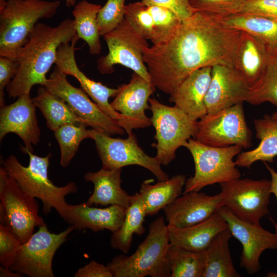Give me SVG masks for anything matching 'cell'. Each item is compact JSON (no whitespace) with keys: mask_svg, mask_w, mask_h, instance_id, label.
<instances>
[{"mask_svg":"<svg viewBox=\"0 0 277 277\" xmlns=\"http://www.w3.org/2000/svg\"><path fill=\"white\" fill-rule=\"evenodd\" d=\"M250 90L245 80L233 68L223 65L212 66L205 98L207 113L246 102Z\"/></svg>","mask_w":277,"mask_h":277,"instance_id":"19","label":"cell"},{"mask_svg":"<svg viewBox=\"0 0 277 277\" xmlns=\"http://www.w3.org/2000/svg\"><path fill=\"white\" fill-rule=\"evenodd\" d=\"M221 19L230 27L255 36L264 45L270 56H277V18L236 14Z\"/></svg>","mask_w":277,"mask_h":277,"instance_id":"28","label":"cell"},{"mask_svg":"<svg viewBox=\"0 0 277 277\" xmlns=\"http://www.w3.org/2000/svg\"><path fill=\"white\" fill-rule=\"evenodd\" d=\"M32 100L45 118L47 127L52 131L65 124H84L62 98L44 86L38 88L36 96Z\"/></svg>","mask_w":277,"mask_h":277,"instance_id":"30","label":"cell"},{"mask_svg":"<svg viewBox=\"0 0 277 277\" xmlns=\"http://www.w3.org/2000/svg\"><path fill=\"white\" fill-rule=\"evenodd\" d=\"M125 18L131 26L147 40H151L153 19L148 6L142 1L125 5Z\"/></svg>","mask_w":277,"mask_h":277,"instance_id":"37","label":"cell"},{"mask_svg":"<svg viewBox=\"0 0 277 277\" xmlns=\"http://www.w3.org/2000/svg\"><path fill=\"white\" fill-rule=\"evenodd\" d=\"M118 87L120 91L110 103L112 107L122 115L118 124L128 135L133 129L151 126V119L145 114V110L150 109L148 103L156 88L152 82L133 72L129 83Z\"/></svg>","mask_w":277,"mask_h":277,"instance_id":"15","label":"cell"},{"mask_svg":"<svg viewBox=\"0 0 277 277\" xmlns=\"http://www.w3.org/2000/svg\"><path fill=\"white\" fill-rule=\"evenodd\" d=\"M75 230L70 226L56 234L49 231L46 224L21 245L8 268L30 277H53L52 260L57 249Z\"/></svg>","mask_w":277,"mask_h":277,"instance_id":"11","label":"cell"},{"mask_svg":"<svg viewBox=\"0 0 277 277\" xmlns=\"http://www.w3.org/2000/svg\"><path fill=\"white\" fill-rule=\"evenodd\" d=\"M0 221L21 244L33 234L34 228L46 224L38 214L35 198L25 191L16 181L0 168Z\"/></svg>","mask_w":277,"mask_h":277,"instance_id":"8","label":"cell"},{"mask_svg":"<svg viewBox=\"0 0 277 277\" xmlns=\"http://www.w3.org/2000/svg\"><path fill=\"white\" fill-rule=\"evenodd\" d=\"M92 130L91 139L95 142L103 168L113 170L128 165H138L152 172L158 181L169 179L156 157L147 155L138 145L133 132L128 134L127 138L123 139Z\"/></svg>","mask_w":277,"mask_h":277,"instance_id":"14","label":"cell"},{"mask_svg":"<svg viewBox=\"0 0 277 277\" xmlns=\"http://www.w3.org/2000/svg\"><path fill=\"white\" fill-rule=\"evenodd\" d=\"M80 39L77 34L71 43L62 44L58 49L56 66L63 73L71 75L80 83L82 89L90 96L98 106L110 117L118 123L122 115L115 111L109 102L110 97H115L120 91V88H111L100 82H96L86 76L77 66L75 58V45Z\"/></svg>","mask_w":277,"mask_h":277,"instance_id":"18","label":"cell"},{"mask_svg":"<svg viewBox=\"0 0 277 277\" xmlns=\"http://www.w3.org/2000/svg\"><path fill=\"white\" fill-rule=\"evenodd\" d=\"M241 32L220 17L196 11L182 21L168 41L144 49L143 60L152 83L170 96L199 69L215 65L233 68Z\"/></svg>","mask_w":277,"mask_h":277,"instance_id":"1","label":"cell"},{"mask_svg":"<svg viewBox=\"0 0 277 277\" xmlns=\"http://www.w3.org/2000/svg\"><path fill=\"white\" fill-rule=\"evenodd\" d=\"M219 184L223 206L238 218L258 225L269 214L270 180L239 178Z\"/></svg>","mask_w":277,"mask_h":277,"instance_id":"12","label":"cell"},{"mask_svg":"<svg viewBox=\"0 0 277 277\" xmlns=\"http://www.w3.org/2000/svg\"><path fill=\"white\" fill-rule=\"evenodd\" d=\"M84 124H65L54 132L61 151L60 165L67 167L77 152L81 142L92 138V129H87Z\"/></svg>","mask_w":277,"mask_h":277,"instance_id":"34","label":"cell"},{"mask_svg":"<svg viewBox=\"0 0 277 277\" xmlns=\"http://www.w3.org/2000/svg\"><path fill=\"white\" fill-rule=\"evenodd\" d=\"M18 68L17 60L0 56V106L5 104L4 89L15 76Z\"/></svg>","mask_w":277,"mask_h":277,"instance_id":"43","label":"cell"},{"mask_svg":"<svg viewBox=\"0 0 277 277\" xmlns=\"http://www.w3.org/2000/svg\"><path fill=\"white\" fill-rule=\"evenodd\" d=\"M146 215L140 194L138 192L132 195L130 206L125 210L121 227L112 232L110 246L127 254L131 248L133 235H141L144 233L145 228L143 223Z\"/></svg>","mask_w":277,"mask_h":277,"instance_id":"31","label":"cell"},{"mask_svg":"<svg viewBox=\"0 0 277 277\" xmlns=\"http://www.w3.org/2000/svg\"><path fill=\"white\" fill-rule=\"evenodd\" d=\"M101 7L100 5L82 0L75 4L72 12L76 33L87 43L92 55L99 54L102 50L97 20Z\"/></svg>","mask_w":277,"mask_h":277,"instance_id":"32","label":"cell"},{"mask_svg":"<svg viewBox=\"0 0 277 277\" xmlns=\"http://www.w3.org/2000/svg\"><path fill=\"white\" fill-rule=\"evenodd\" d=\"M36 108L30 93L19 96L11 104L1 106L0 140L9 133H14L22 139L25 147L33 152L32 145L39 143L41 136Z\"/></svg>","mask_w":277,"mask_h":277,"instance_id":"17","label":"cell"},{"mask_svg":"<svg viewBox=\"0 0 277 277\" xmlns=\"http://www.w3.org/2000/svg\"><path fill=\"white\" fill-rule=\"evenodd\" d=\"M184 147L191 154L195 172L186 180L183 194L200 191L208 185L240 178L241 175L233 157L241 152V146L212 147L191 138Z\"/></svg>","mask_w":277,"mask_h":277,"instance_id":"6","label":"cell"},{"mask_svg":"<svg viewBox=\"0 0 277 277\" xmlns=\"http://www.w3.org/2000/svg\"><path fill=\"white\" fill-rule=\"evenodd\" d=\"M272 116L275 118V119H277V112H274L272 114Z\"/></svg>","mask_w":277,"mask_h":277,"instance_id":"48","label":"cell"},{"mask_svg":"<svg viewBox=\"0 0 277 277\" xmlns=\"http://www.w3.org/2000/svg\"><path fill=\"white\" fill-rule=\"evenodd\" d=\"M61 2L0 0V56L17 60L40 19L54 16Z\"/></svg>","mask_w":277,"mask_h":277,"instance_id":"4","label":"cell"},{"mask_svg":"<svg viewBox=\"0 0 277 277\" xmlns=\"http://www.w3.org/2000/svg\"><path fill=\"white\" fill-rule=\"evenodd\" d=\"M190 0H142L148 6L166 7L174 12L183 21L190 17L196 11L190 5Z\"/></svg>","mask_w":277,"mask_h":277,"instance_id":"42","label":"cell"},{"mask_svg":"<svg viewBox=\"0 0 277 277\" xmlns=\"http://www.w3.org/2000/svg\"><path fill=\"white\" fill-rule=\"evenodd\" d=\"M21 149L29 156L27 167L22 165L12 154L3 161L2 167L25 191L42 201L44 214H49L53 208L64 220L68 205L65 196L77 192L76 184L70 182L62 187L55 186L49 179L48 174L52 154L41 157L25 147L22 146Z\"/></svg>","mask_w":277,"mask_h":277,"instance_id":"3","label":"cell"},{"mask_svg":"<svg viewBox=\"0 0 277 277\" xmlns=\"http://www.w3.org/2000/svg\"><path fill=\"white\" fill-rule=\"evenodd\" d=\"M125 215V210L119 206L101 208L85 202L77 205L68 204L64 221L78 231L89 229L94 232L108 230L113 232L120 228Z\"/></svg>","mask_w":277,"mask_h":277,"instance_id":"21","label":"cell"},{"mask_svg":"<svg viewBox=\"0 0 277 277\" xmlns=\"http://www.w3.org/2000/svg\"><path fill=\"white\" fill-rule=\"evenodd\" d=\"M232 236L229 229L217 234L205 250L206 260L202 277H240L231 256L229 241Z\"/></svg>","mask_w":277,"mask_h":277,"instance_id":"29","label":"cell"},{"mask_svg":"<svg viewBox=\"0 0 277 277\" xmlns=\"http://www.w3.org/2000/svg\"><path fill=\"white\" fill-rule=\"evenodd\" d=\"M212 67L199 69L191 73L170 96L169 101L194 121L207 114L205 102L211 77Z\"/></svg>","mask_w":277,"mask_h":277,"instance_id":"22","label":"cell"},{"mask_svg":"<svg viewBox=\"0 0 277 277\" xmlns=\"http://www.w3.org/2000/svg\"><path fill=\"white\" fill-rule=\"evenodd\" d=\"M148 6L153 19V33L151 41L154 45L164 43L173 36L182 20L166 7L156 5Z\"/></svg>","mask_w":277,"mask_h":277,"instance_id":"36","label":"cell"},{"mask_svg":"<svg viewBox=\"0 0 277 277\" xmlns=\"http://www.w3.org/2000/svg\"><path fill=\"white\" fill-rule=\"evenodd\" d=\"M256 137L260 140L254 149L240 153L235 161L236 165L250 169L256 161L273 163L277 156V119L265 114L254 120Z\"/></svg>","mask_w":277,"mask_h":277,"instance_id":"26","label":"cell"},{"mask_svg":"<svg viewBox=\"0 0 277 277\" xmlns=\"http://www.w3.org/2000/svg\"><path fill=\"white\" fill-rule=\"evenodd\" d=\"M21 243L14 234L4 224H0V263L8 268Z\"/></svg>","mask_w":277,"mask_h":277,"instance_id":"40","label":"cell"},{"mask_svg":"<svg viewBox=\"0 0 277 277\" xmlns=\"http://www.w3.org/2000/svg\"><path fill=\"white\" fill-rule=\"evenodd\" d=\"M258 105L269 102L277 107V56H270L266 68L246 101Z\"/></svg>","mask_w":277,"mask_h":277,"instance_id":"35","label":"cell"},{"mask_svg":"<svg viewBox=\"0 0 277 277\" xmlns=\"http://www.w3.org/2000/svg\"><path fill=\"white\" fill-rule=\"evenodd\" d=\"M183 194L163 209L168 225L177 228L193 225L207 219L223 206L220 193L211 196L191 191Z\"/></svg>","mask_w":277,"mask_h":277,"instance_id":"20","label":"cell"},{"mask_svg":"<svg viewBox=\"0 0 277 277\" xmlns=\"http://www.w3.org/2000/svg\"><path fill=\"white\" fill-rule=\"evenodd\" d=\"M241 31L235 52L233 68L251 89L262 76L271 56L257 38Z\"/></svg>","mask_w":277,"mask_h":277,"instance_id":"23","label":"cell"},{"mask_svg":"<svg viewBox=\"0 0 277 277\" xmlns=\"http://www.w3.org/2000/svg\"><path fill=\"white\" fill-rule=\"evenodd\" d=\"M65 3L67 7H71L75 5L76 1L75 0H65Z\"/></svg>","mask_w":277,"mask_h":277,"instance_id":"47","label":"cell"},{"mask_svg":"<svg viewBox=\"0 0 277 277\" xmlns=\"http://www.w3.org/2000/svg\"><path fill=\"white\" fill-rule=\"evenodd\" d=\"M246 0H190L196 10L224 18L241 12Z\"/></svg>","mask_w":277,"mask_h":277,"instance_id":"39","label":"cell"},{"mask_svg":"<svg viewBox=\"0 0 277 277\" xmlns=\"http://www.w3.org/2000/svg\"><path fill=\"white\" fill-rule=\"evenodd\" d=\"M104 38L108 53L97 61V68L101 73L111 74L114 71L115 65H121L151 82L143 60V51L149 47L147 40L125 18L114 30L105 35Z\"/></svg>","mask_w":277,"mask_h":277,"instance_id":"9","label":"cell"},{"mask_svg":"<svg viewBox=\"0 0 277 277\" xmlns=\"http://www.w3.org/2000/svg\"><path fill=\"white\" fill-rule=\"evenodd\" d=\"M169 245L168 225L161 216L151 223L147 236L132 254L118 255L107 266L114 277H170Z\"/></svg>","mask_w":277,"mask_h":277,"instance_id":"5","label":"cell"},{"mask_svg":"<svg viewBox=\"0 0 277 277\" xmlns=\"http://www.w3.org/2000/svg\"><path fill=\"white\" fill-rule=\"evenodd\" d=\"M76 34L73 19L67 18L54 27L36 24L17 58V72L6 88L9 98L30 93L35 85L44 86L58 48L71 42Z\"/></svg>","mask_w":277,"mask_h":277,"instance_id":"2","label":"cell"},{"mask_svg":"<svg viewBox=\"0 0 277 277\" xmlns=\"http://www.w3.org/2000/svg\"><path fill=\"white\" fill-rule=\"evenodd\" d=\"M218 211L226 221L232 235L242 245L241 267L249 274L258 272L261 268L259 259L262 252L277 248V235L264 229L260 224L238 218L226 206H222Z\"/></svg>","mask_w":277,"mask_h":277,"instance_id":"16","label":"cell"},{"mask_svg":"<svg viewBox=\"0 0 277 277\" xmlns=\"http://www.w3.org/2000/svg\"><path fill=\"white\" fill-rule=\"evenodd\" d=\"M62 98L84 125L109 135H123L125 131L108 116L81 88L71 85L67 75L56 66L44 86Z\"/></svg>","mask_w":277,"mask_h":277,"instance_id":"13","label":"cell"},{"mask_svg":"<svg viewBox=\"0 0 277 277\" xmlns=\"http://www.w3.org/2000/svg\"><path fill=\"white\" fill-rule=\"evenodd\" d=\"M75 277H112L113 275L107 266L92 260L79 268Z\"/></svg>","mask_w":277,"mask_h":277,"instance_id":"44","label":"cell"},{"mask_svg":"<svg viewBox=\"0 0 277 277\" xmlns=\"http://www.w3.org/2000/svg\"><path fill=\"white\" fill-rule=\"evenodd\" d=\"M167 259L170 277H202L206 252L190 250L170 243Z\"/></svg>","mask_w":277,"mask_h":277,"instance_id":"33","label":"cell"},{"mask_svg":"<svg viewBox=\"0 0 277 277\" xmlns=\"http://www.w3.org/2000/svg\"><path fill=\"white\" fill-rule=\"evenodd\" d=\"M23 276V274L12 271L8 268H6L2 266L0 267L1 277H21Z\"/></svg>","mask_w":277,"mask_h":277,"instance_id":"46","label":"cell"},{"mask_svg":"<svg viewBox=\"0 0 277 277\" xmlns=\"http://www.w3.org/2000/svg\"><path fill=\"white\" fill-rule=\"evenodd\" d=\"M125 0H107L97 17L101 36L114 30L125 18Z\"/></svg>","mask_w":277,"mask_h":277,"instance_id":"38","label":"cell"},{"mask_svg":"<svg viewBox=\"0 0 277 277\" xmlns=\"http://www.w3.org/2000/svg\"><path fill=\"white\" fill-rule=\"evenodd\" d=\"M186 181V176L183 174L158 181L155 184H151V180L144 181L138 193L146 215H154L172 203L181 194Z\"/></svg>","mask_w":277,"mask_h":277,"instance_id":"27","label":"cell"},{"mask_svg":"<svg viewBox=\"0 0 277 277\" xmlns=\"http://www.w3.org/2000/svg\"><path fill=\"white\" fill-rule=\"evenodd\" d=\"M243 103L208 113L198 121L194 139L216 147L238 145L247 149L251 147L252 134L246 121Z\"/></svg>","mask_w":277,"mask_h":277,"instance_id":"10","label":"cell"},{"mask_svg":"<svg viewBox=\"0 0 277 277\" xmlns=\"http://www.w3.org/2000/svg\"><path fill=\"white\" fill-rule=\"evenodd\" d=\"M269 171L271 179V188L270 192L271 193H273L276 196L277 199V172H276L272 168L270 167L266 162L264 163ZM275 234L277 235V225H275Z\"/></svg>","mask_w":277,"mask_h":277,"instance_id":"45","label":"cell"},{"mask_svg":"<svg viewBox=\"0 0 277 277\" xmlns=\"http://www.w3.org/2000/svg\"><path fill=\"white\" fill-rule=\"evenodd\" d=\"M170 243L195 251H205L214 236L228 229V224L217 211L207 219L193 225L177 228L168 225Z\"/></svg>","mask_w":277,"mask_h":277,"instance_id":"24","label":"cell"},{"mask_svg":"<svg viewBox=\"0 0 277 277\" xmlns=\"http://www.w3.org/2000/svg\"><path fill=\"white\" fill-rule=\"evenodd\" d=\"M239 14L277 18V0H246Z\"/></svg>","mask_w":277,"mask_h":277,"instance_id":"41","label":"cell"},{"mask_svg":"<svg viewBox=\"0 0 277 277\" xmlns=\"http://www.w3.org/2000/svg\"><path fill=\"white\" fill-rule=\"evenodd\" d=\"M149 103L156 141L152 146L156 149L155 157L160 164L167 166L175 159L177 149L184 147L191 137L194 138L198 121L191 119L175 106L164 105L155 98H149Z\"/></svg>","mask_w":277,"mask_h":277,"instance_id":"7","label":"cell"},{"mask_svg":"<svg viewBox=\"0 0 277 277\" xmlns=\"http://www.w3.org/2000/svg\"><path fill=\"white\" fill-rule=\"evenodd\" d=\"M122 168L108 170L102 168L96 172H88L84 180L94 185L92 194L86 202L89 205H117L125 210L130 206L132 195L121 187Z\"/></svg>","mask_w":277,"mask_h":277,"instance_id":"25","label":"cell"}]
</instances>
